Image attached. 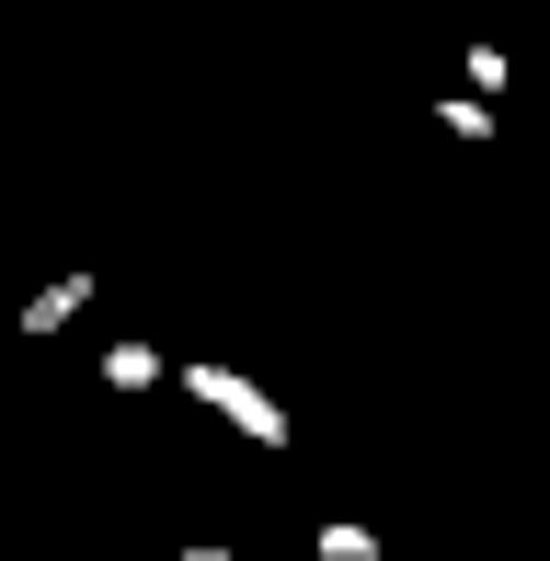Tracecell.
Here are the masks:
<instances>
[{
  "mask_svg": "<svg viewBox=\"0 0 550 561\" xmlns=\"http://www.w3.org/2000/svg\"><path fill=\"white\" fill-rule=\"evenodd\" d=\"M539 516H550V504H539Z\"/></svg>",
  "mask_w": 550,
  "mask_h": 561,
  "instance_id": "obj_8",
  "label": "cell"
},
{
  "mask_svg": "<svg viewBox=\"0 0 550 561\" xmlns=\"http://www.w3.org/2000/svg\"><path fill=\"white\" fill-rule=\"evenodd\" d=\"M81 310H92V275L69 264L58 287H35V298H23V310H12V333H23V344H46V333H69V321H81Z\"/></svg>",
  "mask_w": 550,
  "mask_h": 561,
  "instance_id": "obj_2",
  "label": "cell"
},
{
  "mask_svg": "<svg viewBox=\"0 0 550 561\" xmlns=\"http://www.w3.org/2000/svg\"><path fill=\"white\" fill-rule=\"evenodd\" d=\"M161 378H172V367H161V344H138V333H127V344H104V390H127V401H138V390H161Z\"/></svg>",
  "mask_w": 550,
  "mask_h": 561,
  "instance_id": "obj_4",
  "label": "cell"
},
{
  "mask_svg": "<svg viewBox=\"0 0 550 561\" xmlns=\"http://www.w3.org/2000/svg\"><path fill=\"white\" fill-rule=\"evenodd\" d=\"M172 561H275V550H230V539H184Z\"/></svg>",
  "mask_w": 550,
  "mask_h": 561,
  "instance_id": "obj_7",
  "label": "cell"
},
{
  "mask_svg": "<svg viewBox=\"0 0 550 561\" xmlns=\"http://www.w3.org/2000/svg\"><path fill=\"white\" fill-rule=\"evenodd\" d=\"M172 390H184V401H207V413L230 424L241 447H264V458H287V447H298V413H287L275 390H253L241 367H218V355H184V367H172Z\"/></svg>",
  "mask_w": 550,
  "mask_h": 561,
  "instance_id": "obj_1",
  "label": "cell"
},
{
  "mask_svg": "<svg viewBox=\"0 0 550 561\" xmlns=\"http://www.w3.org/2000/svg\"><path fill=\"white\" fill-rule=\"evenodd\" d=\"M436 138H459V149H493L505 126H493V92H436Z\"/></svg>",
  "mask_w": 550,
  "mask_h": 561,
  "instance_id": "obj_3",
  "label": "cell"
},
{
  "mask_svg": "<svg viewBox=\"0 0 550 561\" xmlns=\"http://www.w3.org/2000/svg\"><path fill=\"white\" fill-rule=\"evenodd\" d=\"M459 81H470V92H516V58H505V46H493V35H482V46H470V58H459Z\"/></svg>",
  "mask_w": 550,
  "mask_h": 561,
  "instance_id": "obj_6",
  "label": "cell"
},
{
  "mask_svg": "<svg viewBox=\"0 0 550 561\" xmlns=\"http://www.w3.org/2000/svg\"><path fill=\"white\" fill-rule=\"evenodd\" d=\"M310 561H390V550H379V527H356V516H321Z\"/></svg>",
  "mask_w": 550,
  "mask_h": 561,
  "instance_id": "obj_5",
  "label": "cell"
}]
</instances>
